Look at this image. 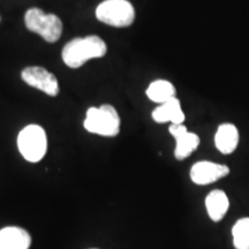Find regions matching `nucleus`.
<instances>
[{
    "mask_svg": "<svg viewBox=\"0 0 249 249\" xmlns=\"http://www.w3.org/2000/svg\"><path fill=\"white\" fill-rule=\"evenodd\" d=\"M18 148L24 160L30 163H38L48 151V138L43 127L29 124L21 130L18 136Z\"/></svg>",
    "mask_w": 249,
    "mask_h": 249,
    "instance_id": "obj_3",
    "label": "nucleus"
},
{
    "mask_svg": "<svg viewBox=\"0 0 249 249\" xmlns=\"http://www.w3.org/2000/svg\"><path fill=\"white\" fill-rule=\"evenodd\" d=\"M107 51V44L98 36L74 38L68 42L62 50V60L68 67L79 68L90 59L104 57Z\"/></svg>",
    "mask_w": 249,
    "mask_h": 249,
    "instance_id": "obj_1",
    "label": "nucleus"
},
{
    "mask_svg": "<svg viewBox=\"0 0 249 249\" xmlns=\"http://www.w3.org/2000/svg\"><path fill=\"white\" fill-rule=\"evenodd\" d=\"M31 236L24 229L8 226L0 230V249H29Z\"/></svg>",
    "mask_w": 249,
    "mask_h": 249,
    "instance_id": "obj_9",
    "label": "nucleus"
},
{
    "mask_svg": "<svg viewBox=\"0 0 249 249\" xmlns=\"http://www.w3.org/2000/svg\"><path fill=\"white\" fill-rule=\"evenodd\" d=\"M185 118V113H183L179 99L177 97L163 103L152 112V119L158 124L171 123L179 124H183Z\"/></svg>",
    "mask_w": 249,
    "mask_h": 249,
    "instance_id": "obj_10",
    "label": "nucleus"
},
{
    "mask_svg": "<svg viewBox=\"0 0 249 249\" xmlns=\"http://www.w3.org/2000/svg\"><path fill=\"white\" fill-rule=\"evenodd\" d=\"M83 126L89 133L113 138L120 132V117L116 108L110 104L90 107L87 111Z\"/></svg>",
    "mask_w": 249,
    "mask_h": 249,
    "instance_id": "obj_2",
    "label": "nucleus"
},
{
    "mask_svg": "<svg viewBox=\"0 0 249 249\" xmlns=\"http://www.w3.org/2000/svg\"><path fill=\"white\" fill-rule=\"evenodd\" d=\"M147 96L149 99L155 103H163L176 97V88L172 83L166 80H157L150 83L147 89Z\"/></svg>",
    "mask_w": 249,
    "mask_h": 249,
    "instance_id": "obj_13",
    "label": "nucleus"
},
{
    "mask_svg": "<svg viewBox=\"0 0 249 249\" xmlns=\"http://www.w3.org/2000/svg\"><path fill=\"white\" fill-rule=\"evenodd\" d=\"M229 173L230 169L226 165L203 160L193 165L191 179L196 185H209L216 182L217 180L225 178Z\"/></svg>",
    "mask_w": 249,
    "mask_h": 249,
    "instance_id": "obj_8",
    "label": "nucleus"
},
{
    "mask_svg": "<svg viewBox=\"0 0 249 249\" xmlns=\"http://www.w3.org/2000/svg\"><path fill=\"white\" fill-rule=\"evenodd\" d=\"M169 130L171 135L176 139L174 156L178 160H185L189 155H192L200 144V138L195 133L188 132L183 124H172Z\"/></svg>",
    "mask_w": 249,
    "mask_h": 249,
    "instance_id": "obj_7",
    "label": "nucleus"
},
{
    "mask_svg": "<svg viewBox=\"0 0 249 249\" xmlns=\"http://www.w3.org/2000/svg\"><path fill=\"white\" fill-rule=\"evenodd\" d=\"M232 235L236 249H249V218H241L234 224Z\"/></svg>",
    "mask_w": 249,
    "mask_h": 249,
    "instance_id": "obj_14",
    "label": "nucleus"
},
{
    "mask_svg": "<svg viewBox=\"0 0 249 249\" xmlns=\"http://www.w3.org/2000/svg\"><path fill=\"white\" fill-rule=\"evenodd\" d=\"M24 22L28 29L38 34L49 43L57 42L62 34L60 18L54 14H46L39 8L28 9L24 15Z\"/></svg>",
    "mask_w": 249,
    "mask_h": 249,
    "instance_id": "obj_5",
    "label": "nucleus"
},
{
    "mask_svg": "<svg viewBox=\"0 0 249 249\" xmlns=\"http://www.w3.org/2000/svg\"><path fill=\"white\" fill-rule=\"evenodd\" d=\"M96 18L112 27H128L135 20V9L128 0H105L96 8Z\"/></svg>",
    "mask_w": 249,
    "mask_h": 249,
    "instance_id": "obj_4",
    "label": "nucleus"
},
{
    "mask_svg": "<svg viewBox=\"0 0 249 249\" xmlns=\"http://www.w3.org/2000/svg\"><path fill=\"white\" fill-rule=\"evenodd\" d=\"M239 132L233 124H223L218 127L214 135L216 148L224 155L232 154L238 147Z\"/></svg>",
    "mask_w": 249,
    "mask_h": 249,
    "instance_id": "obj_11",
    "label": "nucleus"
},
{
    "mask_svg": "<svg viewBox=\"0 0 249 249\" xmlns=\"http://www.w3.org/2000/svg\"><path fill=\"white\" fill-rule=\"evenodd\" d=\"M230 201L223 191L216 189L209 193L205 198V208L213 222H220L229 210Z\"/></svg>",
    "mask_w": 249,
    "mask_h": 249,
    "instance_id": "obj_12",
    "label": "nucleus"
},
{
    "mask_svg": "<svg viewBox=\"0 0 249 249\" xmlns=\"http://www.w3.org/2000/svg\"><path fill=\"white\" fill-rule=\"evenodd\" d=\"M21 77L27 85L40 90L51 97H55L59 93L57 77L44 67L31 66L24 68L21 73Z\"/></svg>",
    "mask_w": 249,
    "mask_h": 249,
    "instance_id": "obj_6",
    "label": "nucleus"
}]
</instances>
